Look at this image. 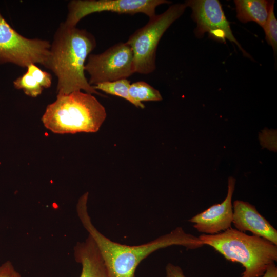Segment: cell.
<instances>
[{"instance_id":"obj_9","label":"cell","mask_w":277,"mask_h":277,"mask_svg":"<svg viewBox=\"0 0 277 277\" xmlns=\"http://www.w3.org/2000/svg\"><path fill=\"white\" fill-rule=\"evenodd\" d=\"M185 3L192 10V18L196 23V37L202 38L207 32L210 38L221 43L228 39L235 44L244 55L250 57L234 37L219 1L189 0Z\"/></svg>"},{"instance_id":"obj_18","label":"cell","mask_w":277,"mask_h":277,"mask_svg":"<svg viewBox=\"0 0 277 277\" xmlns=\"http://www.w3.org/2000/svg\"><path fill=\"white\" fill-rule=\"evenodd\" d=\"M26 68V72L33 76L44 89L51 86L52 77L49 73L42 70L34 64L29 65Z\"/></svg>"},{"instance_id":"obj_20","label":"cell","mask_w":277,"mask_h":277,"mask_svg":"<svg viewBox=\"0 0 277 277\" xmlns=\"http://www.w3.org/2000/svg\"><path fill=\"white\" fill-rule=\"evenodd\" d=\"M165 270L166 277H186L180 266L171 263L167 264Z\"/></svg>"},{"instance_id":"obj_6","label":"cell","mask_w":277,"mask_h":277,"mask_svg":"<svg viewBox=\"0 0 277 277\" xmlns=\"http://www.w3.org/2000/svg\"><path fill=\"white\" fill-rule=\"evenodd\" d=\"M50 43L38 38H28L18 33L0 12V64L12 63L27 68L31 64L44 67L48 60Z\"/></svg>"},{"instance_id":"obj_16","label":"cell","mask_w":277,"mask_h":277,"mask_svg":"<svg viewBox=\"0 0 277 277\" xmlns=\"http://www.w3.org/2000/svg\"><path fill=\"white\" fill-rule=\"evenodd\" d=\"M13 86L17 89H21L28 96L35 97L40 95L44 88L28 72L18 77L13 81Z\"/></svg>"},{"instance_id":"obj_1","label":"cell","mask_w":277,"mask_h":277,"mask_svg":"<svg viewBox=\"0 0 277 277\" xmlns=\"http://www.w3.org/2000/svg\"><path fill=\"white\" fill-rule=\"evenodd\" d=\"M88 197V192L80 197L76 205L77 214L88 234L94 241L109 277H135L136 269L141 261L160 249L177 245L193 250L204 245L199 237L186 232L181 227L142 245L129 246L112 241L92 224L87 210Z\"/></svg>"},{"instance_id":"obj_12","label":"cell","mask_w":277,"mask_h":277,"mask_svg":"<svg viewBox=\"0 0 277 277\" xmlns=\"http://www.w3.org/2000/svg\"><path fill=\"white\" fill-rule=\"evenodd\" d=\"M74 255L76 262L82 265L80 277H109L100 251L90 235L84 241L77 243Z\"/></svg>"},{"instance_id":"obj_5","label":"cell","mask_w":277,"mask_h":277,"mask_svg":"<svg viewBox=\"0 0 277 277\" xmlns=\"http://www.w3.org/2000/svg\"><path fill=\"white\" fill-rule=\"evenodd\" d=\"M187 7L185 3L173 5L163 13L149 18L145 26L129 36L126 43L133 52L135 73L148 74L155 70L156 51L159 42Z\"/></svg>"},{"instance_id":"obj_19","label":"cell","mask_w":277,"mask_h":277,"mask_svg":"<svg viewBox=\"0 0 277 277\" xmlns=\"http://www.w3.org/2000/svg\"><path fill=\"white\" fill-rule=\"evenodd\" d=\"M0 277H21L10 261H6L0 266Z\"/></svg>"},{"instance_id":"obj_4","label":"cell","mask_w":277,"mask_h":277,"mask_svg":"<svg viewBox=\"0 0 277 277\" xmlns=\"http://www.w3.org/2000/svg\"><path fill=\"white\" fill-rule=\"evenodd\" d=\"M105 107L91 94L75 91L57 95L42 117L44 126L54 133L95 132L105 120Z\"/></svg>"},{"instance_id":"obj_10","label":"cell","mask_w":277,"mask_h":277,"mask_svg":"<svg viewBox=\"0 0 277 277\" xmlns=\"http://www.w3.org/2000/svg\"><path fill=\"white\" fill-rule=\"evenodd\" d=\"M235 178L228 180V191L226 198L220 204L212 205L206 210L192 217L189 222L202 234L213 235L231 227L233 220L232 197L234 191Z\"/></svg>"},{"instance_id":"obj_14","label":"cell","mask_w":277,"mask_h":277,"mask_svg":"<svg viewBox=\"0 0 277 277\" xmlns=\"http://www.w3.org/2000/svg\"><path fill=\"white\" fill-rule=\"evenodd\" d=\"M130 82L127 78H123L112 82L100 83L93 86L95 90H100L106 93L123 98L135 106L144 109V105L132 99L129 93Z\"/></svg>"},{"instance_id":"obj_21","label":"cell","mask_w":277,"mask_h":277,"mask_svg":"<svg viewBox=\"0 0 277 277\" xmlns=\"http://www.w3.org/2000/svg\"><path fill=\"white\" fill-rule=\"evenodd\" d=\"M260 277H277V267L275 263L270 265L263 275Z\"/></svg>"},{"instance_id":"obj_2","label":"cell","mask_w":277,"mask_h":277,"mask_svg":"<svg viewBox=\"0 0 277 277\" xmlns=\"http://www.w3.org/2000/svg\"><path fill=\"white\" fill-rule=\"evenodd\" d=\"M96 45L94 36L84 29L61 23L50 44L45 67L57 78V95L83 90L103 95L89 84L85 75V62Z\"/></svg>"},{"instance_id":"obj_7","label":"cell","mask_w":277,"mask_h":277,"mask_svg":"<svg viewBox=\"0 0 277 277\" xmlns=\"http://www.w3.org/2000/svg\"><path fill=\"white\" fill-rule=\"evenodd\" d=\"M85 71L91 86L127 78L135 73L132 50L126 42L118 43L100 54H89Z\"/></svg>"},{"instance_id":"obj_15","label":"cell","mask_w":277,"mask_h":277,"mask_svg":"<svg viewBox=\"0 0 277 277\" xmlns=\"http://www.w3.org/2000/svg\"><path fill=\"white\" fill-rule=\"evenodd\" d=\"M129 93L133 100L138 103L144 101H160L163 100L160 92L144 81L130 84Z\"/></svg>"},{"instance_id":"obj_3","label":"cell","mask_w":277,"mask_h":277,"mask_svg":"<svg viewBox=\"0 0 277 277\" xmlns=\"http://www.w3.org/2000/svg\"><path fill=\"white\" fill-rule=\"evenodd\" d=\"M199 238L226 260L240 263L244 271L240 277H260L277 261V245L256 235L230 228L216 234H202Z\"/></svg>"},{"instance_id":"obj_17","label":"cell","mask_w":277,"mask_h":277,"mask_svg":"<svg viewBox=\"0 0 277 277\" xmlns=\"http://www.w3.org/2000/svg\"><path fill=\"white\" fill-rule=\"evenodd\" d=\"M273 4L270 8L269 15L263 28L265 33V38L271 46L274 53L277 50V20L274 13Z\"/></svg>"},{"instance_id":"obj_8","label":"cell","mask_w":277,"mask_h":277,"mask_svg":"<svg viewBox=\"0 0 277 277\" xmlns=\"http://www.w3.org/2000/svg\"><path fill=\"white\" fill-rule=\"evenodd\" d=\"M171 3L166 0H73L68 3L64 23L70 26H76L87 15L103 11L129 14L142 13L151 18L156 15L157 6Z\"/></svg>"},{"instance_id":"obj_11","label":"cell","mask_w":277,"mask_h":277,"mask_svg":"<svg viewBox=\"0 0 277 277\" xmlns=\"http://www.w3.org/2000/svg\"><path fill=\"white\" fill-rule=\"evenodd\" d=\"M232 223L235 229L244 232L250 231L253 235L264 238L277 245V230L247 202L235 200L232 205Z\"/></svg>"},{"instance_id":"obj_13","label":"cell","mask_w":277,"mask_h":277,"mask_svg":"<svg viewBox=\"0 0 277 277\" xmlns=\"http://www.w3.org/2000/svg\"><path fill=\"white\" fill-rule=\"evenodd\" d=\"M236 17L243 23L250 21L256 23L263 28L268 18L274 1L235 0Z\"/></svg>"}]
</instances>
